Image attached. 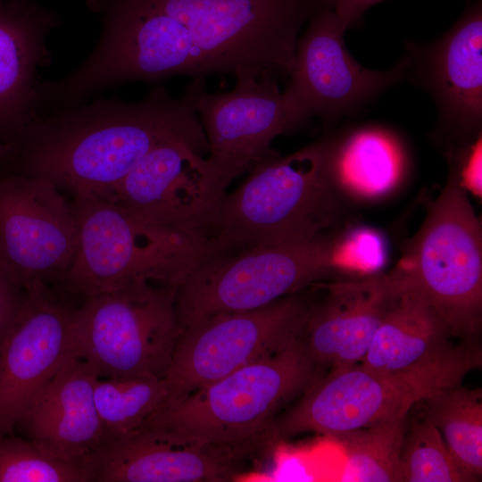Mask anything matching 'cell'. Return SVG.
<instances>
[{
	"label": "cell",
	"mask_w": 482,
	"mask_h": 482,
	"mask_svg": "<svg viewBox=\"0 0 482 482\" xmlns=\"http://www.w3.org/2000/svg\"><path fill=\"white\" fill-rule=\"evenodd\" d=\"M330 278L341 279L330 233L298 244L212 254L178 287L180 328L217 313L265 306Z\"/></svg>",
	"instance_id": "8"
},
{
	"label": "cell",
	"mask_w": 482,
	"mask_h": 482,
	"mask_svg": "<svg viewBox=\"0 0 482 482\" xmlns=\"http://www.w3.org/2000/svg\"><path fill=\"white\" fill-rule=\"evenodd\" d=\"M315 289L313 285L265 306L217 313L182 328L163 378L168 394L162 405L301 339Z\"/></svg>",
	"instance_id": "9"
},
{
	"label": "cell",
	"mask_w": 482,
	"mask_h": 482,
	"mask_svg": "<svg viewBox=\"0 0 482 482\" xmlns=\"http://www.w3.org/2000/svg\"><path fill=\"white\" fill-rule=\"evenodd\" d=\"M386 260L385 241L372 229L356 228L335 235V265L344 278L376 274Z\"/></svg>",
	"instance_id": "28"
},
{
	"label": "cell",
	"mask_w": 482,
	"mask_h": 482,
	"mask_svg": "<svg viewBox=\"0 0 482 482\" xmlns=\"http://www.w3.org/2000/svg\"><path fill=\"white\" fill-rule=\"evenodd\" d=\"M406 79L426 89L437 111L435 140L467 144L482 129V7L477 3L441 37L408 42Z\"/></svg>",
	"instance_id": "14"
},
{
	"label": "cell",
	"mask_w": 482,
	"mask_h": 482,
	"mask_svg": "<svg viewBox=\"0 0 482 482\" xmlns=\"http://www.w3.org/2000/svg\"><path fill=\"white\" fill-rule=\"evenodd\" d=\"M234 180L187 142L148 153L103 197L145 222L211 241Z\"/></svg>",
	"instance_id": "10"
},
{
	"label": "cell",
	"mask_w": 482,
	"mask_h": 482,
	"mask_svg": "<svg viewBox=\"0 0 482 482\" xmlns=\"http://www.w3.org/2000/svg\"><path fill=\"white\" fill-rule=\"evenodd\" d=\"M98 378L87 362L71 356L36 394L17 427L45 454L89 469L104 441L94 400Z\"/></svg>",
	"instance_id": "20"
},
{
	"label": "cell",
	"mask_w": 482,
	"mask_h": 482,
	"mask_svg": "<svg viewBox=\"0 0 482 482\" xmlns=\"http://www.w3.org/2000/svg\"><path fill=\"white\" fill-rule=\"evenodd\" d=\"M384 0H325L347 29L356 25L363 13L372 5Z\"/></svg>",
	"instance_id": "30"
},
{
	"label": "cell",
	"mask_w": 482,
	"mask_h": 482,
	"mask_svg": "<svg viewBox=\"0 0 482 482\" xmlns=\"http://www.w3.org/2000/svg\"><path fill=\"white\" fill-rule=\"evenodd\" d=\"M78 245L62 281L89 296L137 280L178 286L214 253L209 240L151 224L99 195L75 198Z\"/></svg>",
	"instance_id": "6"
},
{
	"label": "cell",
	"mask_w": 482,
	"mask_h": 482,
	"mask_svg": "<svg viewBox=\"0 0 482 482\" xmlns=\"http://www.w3.org/2000/svg\"><path fill=\"white\" fill-rule=\"evenodd\" d=\"M101 33L87 58L57 79L69 104L108 88L178 75L251 71L290 76L298 33L324 0H86Z\"/></svg>",
	"instance_id": "1"
},
{
	"label": "cell",
	"mask_w": 482,
	"mask_h": 482,
	"mask_svg": "<svg viewBox=\"0 0 482 482\" xmlns=\"http://www.w3.org/2000/svg\"><path fill=\"white\" fill-rule=\"evenodd\" d=\"M395 280L397 293L361 363L404 384L422 400L461 386L482 365L478 339L453 344L455 337L440 316Z\"/></svg>",
	"instance_id": "13"
},
{
	"label": "cell",
	"mask_w": 482,
	"mask_h": 482,
	"mask_svg": "<svg viewBox=\"0 0 482 482\" xmlns=\"http://www.w3.org/2000/svg\"><path fill=\"white\" fill-rule=\"evenodd\" d=\"M25 295L0 345V436L14 435L36 394L76 356L75 310L55 300L47 287Z\"/></svg>",
	"instance_id": "16"
},
{
	"label": "cell",
	"mask_w": 482,
	"mask_h": 482,
	"mask_svg": "<svg viewBox=\"0 0 482 482\" xmlns=\"http://www.w3.org/2000/svg\"><path fill=\"white\" fill-rule=\"evenodd\" d=\"M167 394L163 378H98L94 400L104 441L137 428L165 403Z\"/></svg>",
	"instance_id": "25"
},
{
	"label": "cell",
	"mask_w": 482,
	"mask_h": 482,
	"mask_svg": "<svg viewBox=\"0 0 482 482\" xmlns=\"http://www.w3.org/2000/svg\"><path fill=\"white\" fill-rule=\"evenodd\" d=\"M345 198L329 177L320 139L251 170L226 195L211 243L222 253L311 241L342 220Z\"/></svg>",
	"instance_id": "4"
},
{
	"label": "cell",
	"mask_w": 482,
	"mask_h": 482,
	"mask_svg": "<svg viewBox=\"0 0 482 482\" xmlns=\"http://www.w3.org/2000/svg\"><path fill=\"white\" fill-rule=\"evenodd\" d=\"M267 450L173 437L136 428L105 440L89 462L95 482H226Z\"/></svg>",
	"instance_id": "15"
},
{
	"label": "cell",
	"mask_w": 482,
	"mask_h": 482,
	"mask_svg": "<svg viewBox=\"0 0 482 482\" xmlns=\"http://www.w3.org/2000/svg\"><path fill=\"white\" fill-rule=\"evenodd\" d=\"M428 204L420 228L392 271L428 303L455 337L477 340L482 328V226L455 167Z\"/></svg>",
	"instance_id": "5"
},
{
	"label": "cell",
	"mask_w": 482,
	"mask_h": 482,
	"mask_svg": "<svg viewBox=\"0 0 482 482\" xmlns=\"http://www.w3.org/2000/svg\"><path fill=\"white\" fill-rule=\"evenodd\" d=\"M308 21L296 44L290 81L282 93L293 130L313 116L328 128L406 79L405 55L386 71L360 65L346 49L345 27L329 6L319 9Z\"/></svg>",
	"instance_id": "11"
},
{
	"label": "cell",
	"mask_w": 482,
	"mask_h": 482,
	"mask_svg": "<svg viewBox=\"0 0 482 482\" xmlns=\"http://www.w3.org/2000/svg\"><path fill=\"white\" fill-rule=\"evenodd\" d=\"M407 416L401 415L328 437L343 454L341 480L402 482L399 461Z\"/></svg>",
	"instance_id": "24"
},
{
	"label": "cell",
	"mask_w": 482,
	"mask_h": 482,
	"mask_svg": "<svg viewBox=\"0 0 482 482\" xmlns=\"http://www.w3.org/2000/svg\"><path fill=\"white\" fill-rule=\"evenodd\" d=\"M177 290L142 279L86 296L73 315L76 356L99 378L162 379L181 332Z\"/></svg>",
	"instance_id": "7"
},
{
	"label": "cell",
	"mask_w": 482,
	"mask_h": 482,
	"mask_svg": "<svg viewBox=\"0 0 482 482\" xmlns=\"http://www.w3.org/2000/svg\"><path fill=\"white\" fill-rule=\"evenodd\" d=\"M73 205L48 179L0 177V270L25 294L63 281L75 255Z\"/></svg>",
	"instance_id": "12"
},
{
	"label": "cell",
	"mask_w": 482,
	"mask_h": 482,
	"mask_svg": "<svg viewBox=\"0 0 482 482\" xmlns=\"http://www.w3.org/2000/svg\"><path fill=\"white\" fill-rule=\"evenodd\" d=\"M0 482H92L81 464L50 457L29 440L0 436Z\"/></svg>",
	"instance_id": "27"
},
{
	"label": "cell",
	"mask_w": 482,
	"mask_h": 482,
	"mask_svg": "<svg viewBox=\"0 0 482 482\" xmlns=\"http://www.w3.org/2000/svg\"><path fill=\"white\" fill-rule=\"evenodd\" d=\"M414 390L362 363L329 370L277 418L278 441L303 433L330 437L409 413Z\"/></svg>",
	"instance_id": "17"
},
{
	"label": "cell",
	"mask_w": 482,
	"mask_h": 482,
	"mask_svg": "<svg viewBox=\"0 0 482 482\" xmlns=\"http://www.w3.org/2000/svg\"><path fill=\"white\" fill-rule=\"evenodd\" d=\"M60 15L34 0H0V142L10 146L34 119L36 72L50 61Z\"/></svg>",
	"instance_id": "21"
},
{
	"label": "cell",
	"mask_w": 482,
	"mask_h": 482,
	"mask_svg": "<svg viewBox=\"0 0 482 482\" xmlns=\"http://www.w3.org/2000/svg\"><path fill=\"white\" fill-rule=\"evenodd\" d=\"M12 285L0 270V345L18 315L26 295Z\"/></svg>",
	"instance_id": "29"
},
{
	"label": "cell",
	"mask_w": 482,
	"mask_h": 482,
	"mask_svg": "<svg viewBox=\"0 0 482 482\" xmlns=\"http://www.w3.org/2000/svg\"><path fill=\"white\" fill-rule=\"evenodd\" d=\"M323 140L329 177L345 198L362 202L385 198L407 177V148L386 127L362 125Z\"/></svg>",
	"instance_id": "22"
},
{
	"label": "cell",
	"mask_w": 482,
	"mask_h": 482,
	"mask_svg": "<svg viewBox=\"0 0 482 482\" xmlns=\"http://www.w3.org/2000/svg\"><path fill=\"white\" fill-rule=\"evenodd\" d=\"M402 482H466L438 428L426 417L406 428L400 453Z\"/></svg>",
	"instance_id": "26"
},
{
	"label": "cell",
	"mask_w": 482,
	"mask_h": 482,
	"mask_svg": "<svg viewBox=\"0 0 482 482\" xmlns=\"http://www.w3.org/2000/svg\"><path fill=\"white\" fill-rule=\"evenodd\" d=\"M321 286L325 294L315 298L302 342L326 370L361 363L397 293L394 274L378 272Z\"/></svg>",
	"instance_id": "19"
},
{
	"label": "cell",
	"mask_w": 482,
	"mask_h": 482,
	"mask_svg": "<svg viewBox=\"0 0 482 482\" xmlns=\"http://www.w3.org/2000/svg\"><path fill=\"white\" fill-rule=\"evenodd\" d=\"M204 77L175 99L162 86L137 102L96 99L35 117L10 145L20 174L48 179L75 198L105 196L148 153L181 140L210 152L197 118Z\"/></svg>",
	"instance_id": "2"
},
{
	"label": "cell",
	"mask_w": 482,
	"mask_h": 482,
	"mask_svg": "<svg viewBox=\"0 0 482 482\" xmlns=\"http://www.w3.org/2000/svg\"><path fill=\"white\" fill-rule=\"evenodd\" d=\"M301 339L154 411L137 428L221 445L267 449L278 415L326 374Z\"/></svg>",
	"instance_id": "3"
},
{
	"label": "cell",
	"mask_w": 482,
	"mask_h": 482,
	"mask_svg": "<svg viewBox=\"0 0 482 482\" xmlns=\"http://www.w3.org/2000/svg\"><path fill=\"white\" fill-rule=\"evenodd\" d=\"M10 151V147L0 142V162L4 161Z\"/></svg>",
	"instance_id": "31"
},
{
	"label": "cell",
	"mask_w": 482,
	"mask_h": 482,
	"mask_svg": "<svg viewBox=\"0 0 482 482\" xmlns=\"http://www.w3.org/2000/svg\"><path fill=\"white\" fill-rule=\"evenodd\" d=\"M425 416L440 431L468 481L482 475V391L461 386L426 399Z\"/></svg>",
	"instance_id": "23"
},
{
	"label": "cell",
	"mask_w": 482,
	"mask_h": 482,
	"mask_svg": "<svg viewBox=\"0 0 482 482\" xmlns=\"http://www.w3.org/2000/svg\"><path fill=\"white\" fill-rule=\"evenodd\" d=\"M228 93L203 91L197 104L211 155L234 179L259 163L277 156L273 139L293 131L277 79L241 71Z\"/></svg>",
	"instance_id": "18"
}]
</instances>
